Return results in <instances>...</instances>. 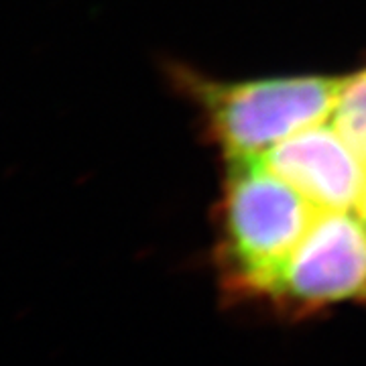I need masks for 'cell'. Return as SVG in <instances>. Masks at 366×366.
Wrapping results in <instances>:
<instances>
[{
  "mask_svg": "<svg viewBox=\"0 0 366 366\" xmlns=\"http://www.w3.org/2000/svg\"><path fill=\"white\" fill-rule=\"evenodd\" d=\"M330 120L366 161V66L350 74Z\"/></svg>",
  "mask_w": 366,
  "mask_h": 366,
  "instance_id": "5",
  "label": "cell"
},
{
  "mask_svg": "<svg viewBox=\"0 0 366 366\" xmlns=\"http://www.w3.org/2000/svg\"><path fill=\"white\" fill-rule=\"evenodd\" d=\"M350 303L366 305V226L354 209L320 212L261 305L305 320Z\"/></svg>",
  "mask_w": 366,
  "mask_h": 366,
  "instance_id": "3",
  "label": "cell"
},
{
  "mask_svg": "<svg viewBox=\"0 0 366 366\" xmlns=\"http://www.w3.org/2000/svg\"><path fill=\"white\" fill-rule=\"evenodd\" d=\"M350 74L228 81L183 64L167 67L173 88L196 108L204 137L224 161L261 157L291 134L327 120Z\"/></svg>",
  "mask_w": 366,
  "mask_h": 366,
  "instance_id": "2",
  "label": "cell"
},
{
  "mask_svg": "<svg viewBox=\"0 0 366 366\" xmlns=\"http://www.w3.org/2000/svg\"><path fill=\"white\" fill-rule=\"evenodd\" d=\"M317 214L259 157L224 161L214 249L224 297L262 303Z\"/></svg>",
  "mask_w": 366,
  "mask_h": 366,
  "instance_id": "1",
  "label": "cell"
},
{
  "mask_svg": "<svg viewBox=\"0 0 366 366\" xmlns=\"http://www.w3.org/2000/svg\"><path fill=\"white\" fill-rule=\"evenodd\" d=\"M356 214H358V218L362 220V224L366 226V185H365V192H362V196H360V202H358V206L354 209Z\"/></svg>",
  "mask_w": 366,
  "mask_h": 366,
  "instance_id": "6",
  "label": "cell"
},
{
  "mask_svg": "<svg viewBox=\"0 0 366 366\" xmlns=\"http://www.w3.org/2000/svg\"><path fill=\"white\" fill-rule=\"evenodd\" d=\"M315 209H356L366 185V161L327 118L287 137L259 157Z\"/></svg>",
  "mask_w": 366,
  "mask_h": 366,
  "instance_id": "4",
  "label": "cell"
}]
</instances>
